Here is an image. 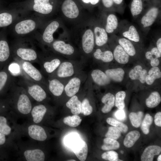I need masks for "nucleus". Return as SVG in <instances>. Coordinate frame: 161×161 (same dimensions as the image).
I'll list each match as a JSON object with an SVG mask.
<instances>
[{"instance_id": "1", "label": "nucleus", "mask_w": 161, "mask_h": 161, "mask_svg": "<svg viewBox=\"0 0 161 161\" xmlns=\"http://www.w3.org/2000/svg\"><path fill=\"white\" fill-rule=\"evenodd\" d=\"M91 18L68 29L70 38L78 49L81 59L87 63L95 47Z\"/></svg>"}, {"instance_id": "2", "label": "nucleus", "mask_w": 161, "mask_h": 161, "mask_svg": "<svg viewBox=\"0 0 161 161\" xmlns=\"http://www.w3.org/2000/svg\"><path fill=\"white\" fill-rule=\"evenodd\" d=\"M58 12L65 26H71V28L84 22L91 17L88 13L83 11L74 0H64Z\"/></svg>"}, {"instance_id": "3", "label": "nucleus", "mask_w": 161, "mask_h": 161, "mask_svg": "<svg viewBox=\"0 0 161 161\" xmlns=\"http://www.w3.org/2000/svg\"><path fill=\"white\" fill-rule=\"evenodd\" d=\"M35 14L23 16L11 25L13 34L18 38L33 33L40 30L48 20Z\"/></svg>"}, {"instance_id": "4", "label": "nucleus", "mask_w": 161, "mask_h": 161, "mask_svg": "<svg viewBox=\"0 0 161 161\" xmlns=\"http://www.w3.org/2000/svg\"><path fill=\"white\" fill-rule=\"evenodd\" d=\"M47 49L68 59H81L78 48L71 40L68 29H66Z\"/></svg>"}, {"instance_id": "5", "label": "nucleus", "mask_w": 161, "mask_h": 161, "mask_svg": "<svg viewBox=\"0 0 161 161\" xmlns=\"http://www.w3.org/2000/svg\"><path fill=\"white\" fill-rule=\"evenodd\" d=\"M13 59H17L38 64L39 52L30 41L21 38L16 40L11 47Z\"/></svg>"}, {"instance_id": "6", "label": "nucleus", "mask_w": 161, "mask_h": 161, "mask_svg": "<svg viewBox=\"0 0 161 161\" xmlns=\"http://www.w3.org/2000/svg\"><path fill=\"white\" fill-rule=\"evenodd\" d=\"M11 97L8 101L20 114L26 115L30 113L32 107L31 99L25 90L15 83L10 88Z\"/></svg>"}, {"instance_id": "7", "label": "nucleus", "mask_w": 161, "mask_h": 161, "mask_svg": "<svg viewBox=\"0 0 161 161\" xmlns=\"http://www.w3.org/2000/svg\"><path fill=\"white\" fill-rule=\"evenodd\" d=\"M39 63L41 71L47 77L53 73L66 58L46 47L40 46Z\"/></svg>"}, {"instance_id": "8", "label": "nucleus", "mask_w": 161, "mask_h": 161, "mask_svg": "<svg viewBox=\"0 0 161 161\" xmlns=\"http://www.w3.org/2000/svg\"><path fill=\"white\" fill-rule=\"evenodd\" d=\"M87 63L82 59H65L55 72L49 76L68 81L71 78L83 70Z\"/></svg>"}, {"instance_id": "9", "label": "nucleus", "mask_w": 161, "mask_h": 161, "mask_svg": "<svg viewBox=\"0 0 161 161\" xmlns=\"http://www.w3.org/2000/svg\"><path fill=\"white\" fill-rule=\"evenodd\" d=\"M66 27L61 18L58 16L47 21L40 30L35 32V39L40 46L47 47L54 40L53 35L60 28Z\"/></svg>"}, {"instance_id": "10", "label": "nucleus", "mask_w": 161, "mask_h": 161, "mask_svg": "<svg viewBox=\"0 0 161 161\" xmlns=\"http://www.w3.org/2000/svg\"><path fill=\"white\" fill-rule=\"evenodd\" d=\"M13 59L18 64L21 77L42 86L47 90L46 78L32 63L17 59Z\"/></svg>"}, {"instance_id": "11", "label": "nucleus", "mask_w": 161, "mask_h": 161, "mask_svg": "<svg viewBox=\"0 0 161 161\" xmlns=\"http://www.w3.org/2000/svg\"><path fill=\"white\" fill-rule=\"evenodd\" d=\"M31 6L19 11L23 15L28 14L29 11H34V14L47 20L58 13V8L51 0H33Z\"/></svg>"}, {"instance_id": "12", "label": "nucleus", "mask_w": 161, "mask_h": 161, "mask_svg": "<svg viewBox=\"0 0 161 161\" xmlns=\"http://www.w3.org/2000/svg\"><path fill=\"white\" fill-rule=\"evenodd\" d=\"M18 84L23 87L32 99L38 103L45 101L47 98V90L42 86L22 77Z\"/></svg>"}, {"instance_id": "13", "label": "nucleus", "mask_w": 161, "mask_h": 161, "mask_svg": "<svg viewBox=\"0 0 161 161\" xmlns=\"http://www.w3.org/2000/svg\"><path fill=\"white\" fill-rule=\"evenodd\" d=\"M88 75V73L83 70L71 78L65 85L63 95L69 99L77 94L86 81Z\"/></svg>"}, {"instance_id": "14", "label": "nucleus", "mask_w": 161, "mask_h": 161, "mask_svg": "<svg viewBox=\"0 0 161 161\" xmlns=\"http://www.w3.org/2000/svg\"><path fill=\"white\" fill-rule=\"evenodd\" d=\"M46 79L49 93L56 98L63 95L65 86L68 81L49 76Z\"/></svg>"}, {"instance_id": "15", "label": "nucleus", "mask_w": 161, "mask_h": 161, "mask_svg": "<svg viewBox=\"0 0 161 161\" xmlns=\"http://www.w3.org/2000/svg\"><path fill=\"white\" fill-rule=\"evenodd\" d=\"M93 30L94 35L95 46L98 47H103L107 42L108 37L107 32L104 27L100 24L95 23L92 17Z\"/></svg>"}, {"instance_id": "16", "label": "nucleus", "mask_w": 161, "mask_h": 161, "mask_svg": "<svg viewBox=\"0 0 161 161\" xmlns=\"http://www.w3.org/2000/svg\"><path fill=\"white\" fill-rule=\"evenodd\" d=\"M5 37L0 35V65H4L12 59L11 48Z\"/></svg>"}, {"instance_id": "17", "label": "nucleus", "mask_w": 161, "mask_h": 161, "mask_svg": "<svg viewBox=\"0 0 161 161\" xmlns=\"http://www.w3.org/2000/svg\"><path fill=\"white\" fill-rule=\"evenodd\" d=\"M23 16L19 10H13L0 13V27L11 26Z\"/></svg>"}, {"instance_id": "18", "label": "nucleus", "mask_w": 161, "mask_h": 161, "mask_svg": "<svg viewBox=\"0 0 161 161\" xmlns=\"http://www.w3.org/2000/svg\"><path fill=\"white\" fill-rule=\"evenodd\" d=\"M92 82L98 86H105L109 85L111 80L103 71L98 69L92 70L88 73Z\"/></svg>"}, {"instance_id": "19", "label": "nucleus", "mask_w": 161, "mask_h": 161, "mask_svg": "<svg viewBox=\"0 0 161 161\" xmlns=\"http://www.w3.org/2000/svg\"><path fill=\"white\" fill-rule=\"evenodd\" d=\"M28 134L32 139L39 141H44L47 136L44 129L37 124L30 125L27 128Z\"/></svg>"}, {"instance_id": "20", "label": "nucleus", "mask_w": 161, "mask_h": 161, "mask_svg": "<svg viewBox=\"0 0 161 161\" xmlns=\"http://www.w3.org/2000/svg\"><path fill=\"white\" fill-rule=\"evenodd\" d=\"M15 76L9 71L8 66L6 69L0 71V93L5 88L12 87L15 83Z\"/></svg>"}, {"instance_id": "21", "label": "nucleus", "mask_w": 161, "mask_h": 161, "mask_svg": "<svg viewBox=\"0 0 161 161\" xmlns=\"http://www.w3.org/2000/svg\"><path fill=\"white\" fill-rule=\"evenodd\" d=\"M77 158L80 161H85L86 158L88 148L86 142L80 139L71 148Z\"/></svg>"}, {"instance_id": "22", "label": "nucleus", "mask_w": 161, "mask_h": 161, "mask_svg": "<svg viewBox=\"0 0 161 161\" xmlns=\"http://www.w3.org/2000/svg\"><path fill=\"white\" fill-rule=\"evenodd\" d=\"M47 110L46 106L42 104H37L33 106L30 113L33 122L36 124L40 123Z\"/></svg>"}, {"instance_id": "23", "label": "nucleus", "mask_w": 161, "mask_h": 161, "mask_svg": "<svg viewBox=\"0 0 161 161\" xmlns=\"http://www.w3.org/2000/svg\"><path fill=\"white\" fill-rule=\"evenodd\" d=\"M91 58L104 63H108L112 61L114 57L112 52L109 50L103 51L99 48L95 49Z\"/></svg>"}, {"instance_id": "24", "label": "nucleus", "mask_w": 161, "mask_h": 161, "mask_svg": "<svg viewBox=\"0 0 161 161\" xmlns=\"http://www.w3.org/2000/svg\"><path fill=\"white\" fill-rule=\"evenodd\" d=\"M158 11L157 7H153L143 16L141 20V23L144 27L151 26L154 23L157 17Z\"/></svg>"}, {"instance_id": "25", "label": "nucleus", "mask_w": 161, "mask_h": 161, "mask_svg": "<svg viewBox=\"0 0 161 161\" xmlns=\"http://www.w3.org/2000/svg\"><path fill=\"white\" fill-rule=\"evenodd\" d=\"M81 101L79 99L78 92L68 100L66 106L70 109L72 114L78 115L81 113Z\"/></svg>"}, {"instance_id": "26", "label": "nucleus", "mask_w": 161, "mask_h": 161, "mask_svg": "<svg viewBox=\"0 0 161 161\" xmlns=\"http://www.w3.org/2000/svg\"><path fill=\"white\" fill-rule=\"evenodd\" d=\"M23 154L27 161H43L45 160L44 153L40 149L27 150L24 152Z\"/></svg>"}, {"instance_id": "27", "label": "nucleus", "mask_w": 161, "mask_h": 161, "mask_svg": "<svg viewBox=\"0 0 161 161\" xmlns=\"http://www.w3.org/2000/svg\"><path fill=\"white\" fill-rule=\"evenodd\" d=\"M161 151V148L160 146L150 145L146 148L141 155V161H152L155 155L159 154Z\"/></svg>"}, {"instance_id": "28", "label": "nucleus", "mask_w": 161, "mask_h": 161, "mask_svg": "<svg viewBox=\"0 0 161 161\" xmlns=\"http://www.w3.org/2000/svg\"><path fill=\"white\" fill-rule=\"evenodd\" d=\"M147 74L146 70L143 69L141 66L137 65L131 69L129 76L131 79L139 80L141 83H144L145 82V77Z\"/></svg>"}, {"instance_id": "29", "label": "nucleus", "mask_w": 161, "mask_h": 161, "mask_svg": "<svg viewBox=\"0 0 161 161\" xmlns=\"http://www.w3.org/2000/svg\"><path fill=\"white\" fill-rule=\"evenodd\" d=\"M102 102L104 105L101 109L102 112L104 113L110 112L114 105L115 97L110 92L105 94L102 98Z\"/></svg>"}, {"instance_id": "30", "label": "nucleus", "mask_w": 161, "mask_h": 161, "mask_svg": "<svg viewBox=\"0 0 161 161\" xmlns=\"http://www.w3.org/2000/svg\"><path fill=\"white\" fill-rule=\"evenodd\" d=\"M113 55L115 60L120 64H125L129 61V55L120 45L115 48Z\"/></svg>"}, {"instance_id": "31", "label": "nucleus", "mask_w": 161, "mask_h": 161, "mask_svg": "<svg viewBox=\"0 0 161 161\" xmlns=\"http://www.w3.org/2000/svg\"><path fill=\"white\" fill-rule=\"evenodd\" d=\"M105 72L111 80L116 82H121L125 74L123 70L121 68L107 69Z\"/></svg>"}, {"instance_id": "32", "label": "nucleus", "mask_w": 161, "mask_h": 161, "mask_svg": "<svg viewBox=\"0 0 161 161\" xmlns=\"http://www.w3.org/2000/svg\"><path fill=\"white\" fill-rule=\"evenodd\" d=\"M6 112L0 113V132L9 137L12 133V129L9 123Z\"/></svg>"}, {"instance_id": "33", "label": "nucleus", "mask_w": 161, "mask_h": 161, "mask_svg": "<svg viewBox=\"0 0 161 161\" xmlns=\"http://www.w3.org/2000/svg\"><path fill=\"white\" fill-rule=\"evenodd\" d=\"M145 56L146 58L151 60L150 64L152 67H156L159 64L158 58L161 57V52L157 47L153 48L151 51L146 52Z\"/></svg>"}, {"instance_id": "34", "label": "nucleus", "mask_w": 161, "mask_h": 161, "mask_svg": "<svg viewBox=\"0 0 161 161\" xmlns=\"http://www.w3.org/2000/svg\"><path fill=\"white\" fill-rule=\"evenodd\" d=\"M140 136V132L137 130L129 132L126 135L124 141V145L128 148L132 147Z\"/></svg>"}, {"instance_id": "35", "label": "nucleus", "mask_w": 161, "mask_h": 161, "mask_svg": "<svg viewBox=\"0 0 161 161\" xmlns=\"http://www.w3.org/2000/svg\"><path fill=\"white\" fill-rule=\"evenodd\" d=\"M118 24V20L116 16L114 14H110L106 18L104 28L107 33H111L116 29Z\"/></svg>"}, {"instance_id": "36", "label": "nucleus", "mask_w": 161, "mask_h": 161, "mask_svg": "<svg viewBox=\"0 0 161 161\" xmlns=\"http://www.w3.org/2000/svg\"><path fill=\"white\" fill-rule=\"evenodd\" d=\"M161 77V72L159 68L157 66L152 67L146 76L145 82L148 85H151L156 79L160 78Z\"/></svg>"}, {"instance_id": "37", "label": "nucleus", "mask_w": 161, "mask_h": 161, "mask_svg": "<svg viewBox=\"0 0 161 161\" xmlns=\"http://www.w3.org/2000/svg\"><path fill=\"white\" fill-rule=\"evenodd\" d=\"M161 98L159 93L156 91L151 93L145 100L146 106L149 108H154L157 106L160 103Z\"/></svg>"}, {"instance_id": "38", "label": "nucleus", "mask_w": 161, "mask_h": 161, "mask_svg": "<svg viewBox=\"0 0 161 161\" xmlns=\"http://www.w3.org/2000/svg\"><path fill=\"white\" fill-rule=\"evenodd\" d=\"M118 42L120 45L129 55L133 56L135 54V49L133 44L129 40L122 38L119 39Z\"/></svg>"}, {"instance_id": "39", "label": "nucleus", "mask_w": 161, "mask_h": 161, "mask_svg": "<svg viewBox=\"0 0 161 161\" xmlns=\"http://www.w3.org/2000/svg\"><path fill=\"white\" fill-rule=\"evenodd\" d=\"M120 147V143L116 140L106 137L103 140V144L101 147V149L105 151L116 150Z\"/></svg>"}, {"instance_id": "40", "label": "nucleus", "mask_w": 161, "mask_h": 161, "mask_svg": "<svg viewBox=\"0 0 161 161\" xmlns=\"http://www.w3.org/2000/svg\"><path fill=\"white\" fill-rule=\"evenodd\" d=\"M86 93L87 96L83 98L81 101V113L84 115L87 116L92 113L93 108L91 104L90 100L87 93L86 90Z\"/></svg>"}, {"instance_id": "41", "label": "nucleus", "mask_w": 161, "mask_h": 161, "mask_svg": "<svg viewBox=\"0 0 161 161\" xmlns=\"http://www.w3.org/2000/svg\"><path fill=\"white\" fill-rule=\"evenodd\" d=\"M123 35L124 37L132 41H139L140 36L137 29L133 25H131L128 31L124 32Z\"/></svg>"}, {"instance_id": "42", "label": "nucleus", "mask_w": 161, "mask_h": 161, "mask_svg": "<svg viewBox=\"0 0 161 161\" xmlns=\"http://www.w3.org/2000/svg\"><path fill=\"white\" fill-rule=\"evenodd\" d=\"M143 113L141 111L137 113L132 112L129 115V118L132 125L136 127H139L141 123Z\"/></svg>"}, {"instance_id": "43", "label": "nucleus", "mask_w": 161, "mask_h": 161, "mask_svg": "<svg viewBox=\"0 0 161 161\" xmlns=\"http://www.w3.org/2000/svg\"><path fill=\"white\" fill-rule=\"evenodd\" d=\"M106 122L109 124L117 128L122 133H126L128 130L126 125L113 118H108Z\"/></svg>"}, {"instance_id": "44", "label": "nucleus", "mask_w": 161, "mask_h": 161, "mask_svg": "<svg viewBox=\"0 0 161 161\" xmlns=\"http://www.w3.org/2000/svg\"><path fill=\"white\" fill-rule=\"evenodd\" d=\"M82 119L77 115L68 116L63 119L64 123L70 127H75L78 126L80 123Z\"/></svg>"}, {"instance_id": "45", "label": "nucleus", "mask_w": 161, "mask_h": 161, "mask_svg": "<svg viewBox=\"0 0 161 161\" xmlns=\"http://www.w3.org/2000/svg\"><path fill=\"white\" fill-rule=\"evenodd\" d=\"M143 9L142 0H133L131 4V12L133 16H137L141 13Z\"/></svg>"}, {"instance_id": "46", "label": "nucleus", "mask_w": 161, "mask_h": 161, "mask_svg": "<svg viewBox=\"0 0 161 161\" xmlns=\"http://www.w3.org/2000/svg\"><path fill=\"white\" fill-rule=\"evenodd\" d=\"M153 121L152 117L149 114H147L141 125V128L143 132L145 134H148L150 131V126Z\"/></svg>"}, {"instance_id": "47", "label": "nucleus", "mask_w": 161, "mask_h": 161, "mask_svg": "<svg viewBox=\"0 0 161 161\" xmlns=\"http://www.w3.org/2000/svg\"><path fill=\"white\" fill-rule=\"evenodd\" d=\"M126 96V92L120 91L117 92L115 98V105L119 109H123L125 107L124 99Z\"/></svg>"}, {"instance_id": "48", "label": "nucleus", "mask_w": 161, "mask_h": 161, "mask_svg": "<svg viewBox=\"0 0 161 161\" xmlns=\"http://www.w3.org/2000/svg\"><path fill=\"white\" fill-rule=\"evenodd\" d=\"M80 139H81L77 134L72 133L66 137L65 143L67 146L72 148L73 145Z\"/></svg>"}, {"instance_id": "49", "label": "nucleus", "mask_w": 161, "mask_h": 161, "mask_svg": "<svg viewBox=\"0 0 161 161\" xmlns=\"http://www.w3.org/2000/svg\"><path fill=\"white\" fill-rule=\"evenodd\" d=\"M121 135V132L117 128L114 126L109 127L107 132L105 136L116 140L118 139Z\"/></svg>"}, {"instance_id": "50", "label": "nucleus", "mask_w": 161, "mask_h": 161, "mask_svg": "<svg viewBox=\"0 0 161 161\" xmlns=\"http://www.w3.org/2000/svg\"><path fill=\"white\" fill-rule=\"evenodd\" d=\"M102 158L110 161H122L118 159L117 153L114 151H110L104 152L101 155Z\"/></svg>"}, {"instance_id": "51", "label": "nucleus", "mask_w": 161, "mask_h": 161, "mask_svg": "<svg viewBox=\"0 0 161 161\" xmlns=\"http://www.w3.org/2000/svg\"><path fill=\"white\" fill-rule=\"evenodd\" d=\"M13 61L11 64L9 65L8 66L9 70L15 76L16 75H20V69L18 64L14 61Z\"/></svg>"}, {"instance_id": "52", "label": "nucleus", "mask_w": 161, "mask_h": 161, "mask_svg": "<svg viewBox=\"0 0 161 161\" xmlns=\"http://www.w3.org/2000/svg\"><path fill=\"white\" fill-rule=\"evenodd\" d=\"M9 137L0 132V147H7L9 144Z\"/></svg>"}, {"instance_id": "53", "label": "nucleus", "mask_w": 161, "mask_h": 161, "mask_svg": "<svg viewBox=\"0 0 161 161\" xmlns=\"http://www.w3.org/2000/svg\"><path fill=\"white\" fill-rule=\"evenodd\" d=\"M114 116L118 120H123L126 118V115L123 109H119L114 113Z\"/></svg>"}, {"instance_id": "54", "label": "nucleus", "mask_w": 161, "mask_h": 161, "mask_svg": "<svg viewBox=\"0 0 161 161\" xmlns=\"http://www.w3.org/2000/svg\"><path fill=\"white\" fill-rule=\"evenodd\" d=\"M103 7L106 9H109L113 6L114 2L113 0H101Z\"/></svg>"}, {"instance_id": "55", "label": "nucleus", "mask_w": 161, "mask_h": 161, "mask_svg": "<svg viewBox=\"0 0 161 161\" xmlns=\"http://www.w3.org/2000/svg\"><path fill=\"white\" fill-rule=\"evenodd\" d=\"M154 123L155 124L159 127L161 126V112H157L154 116Z\"/></svg>"}, {"instance_id": "56", "label": "nucleus", "mask_w": 161, "mask_h": 161, "mask_svg": "<svg viewBox=\"0 0 161 161\" xmlns=\"http://www.w3.org/2000/svg\"><path fill=\"white\" fill-rule=\"evenodd\" d=\"M3 147H0V160H2L5 157Z\"/></svg>"}, {"instance_id": "57", "label": "nucleus", "mask_w": 161, "mask_h": 161, "mask_svg": "<svg viewBox=\"0 0 161 161\" xmlns=\"http://www.w3.org/2000/svg\"><path fill=\"white\" fill-rule=\"evenodd\" d=\"M157 48L161 52V38H160L157 42Z\"/></svg>"}, {"instance_id": "58", "label": "nucleus", "mask_w": 161, "mask_h": 161, "mask_svg": "<svg viewBox=\"0 0 161 161\" xmlns=\"http://www.w3.org/2000/svg\"><path fill=\"white\" fill-rule=\"evenodd\" d=\"M100 0H90V4L92 5H95L97 4Z\"/></svg>"}, {"instance_id": "59", "label": "nucleus", "mask_w": 161, "mask_h": 161, "mask_svg": "<svg viewBox=\"0 0 161 161\" xmlns=\"http://www.w3.org/2000/svg\"><path fill=\"white\" fill-rule=\"evenodd\" d=\"M114 2V5L115 4L117 5H120L121 4L123 1V0H113Z\"/></svg>"}, {"instance_id": "60", "label": "nucleus", "mask_w": 161, "mask_h": 161, "mask_svg": "<svg viewBox=\"0 0 161 161\" xmlns=\"http://www.w3.org/2000/svg\"><path fill=\"white\" fill-rule=\"evenodd\" d=\"M82 2L85 4H90V0H81Z\"/></svg>"}, {"instance_id": "61", "label": "nucleus", "mask_w": 161, "mask_h": 161, "mask_svg": "<svg viewBox=\"0 0 161 161\" xmlns=\"http://www.w3.org/2000/svg\"><path fill=\"white\" fill-rule=\"evenodd\" d=\"M157 160L158 161H161V154L159 155V156H158Z\"/></svg>"}, {"instance_id": "62", "label": "nucleus", "mask_w": 161, "mask_h": 161, "mask_svg": "<svg viewBox=\"0 0 161 161\" xmlns=\"http://www.w3.org/2000/svg\"><path fill=\"white\" fill-rule=\"evenodd\" d=\"M120 152H121V154H123V152H123V151H120Z\"/></svg>"}, {"instance_id": "63", "label": "nucleus", "mask_w": 161, "mask_h": 161, "mask_svg": "<svg viewBox=\"0 0 161 161\" xmlns=\"http://www.w3.org/2000/svg\"><path fill=\"white\" fill-rule=\"evenodd\" d=\"M69 161H75V160H69Z\"/></svg>"}]
</instances>
